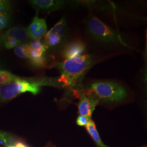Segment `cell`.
<instances>
[{"label":"cell","mask_w":147,"mask_h":147,"mask_svg":"<svg viewBox=\"0 0 147 147\" xmlns=\"http://www.w3.org/2000/svg\"><path fill=\"white\" fill-rule=\"evenodd\" d=\"M86 130L92 139L95 142L98 147H108L102 143L100 139L99 134L96 130V125L93 121L90 120L86 126Z\"/></svg>","instance_id":"12"},{"label":"cell","mask_w":147,"mask_h":147,"mask_svg":"<svg viewBox=\"0 0 147 147\" xmlns=\"http://www.w3.org/2000/svg\"><path fill=\"white\" fill-rule=\"evenodd\" d=\"M86 26L89 35L97 42L107 44H124L120 36L113 29L95 16H89L86 21Z\"/></svg>","instance_id":"3"},{"label":"cell","mask_w":147,"mask_h":147,"mask_svg":"<svg viewBox=\"0 0 147 147\" xmlns=\"http://www.w3.org/2000/svg\"><path fill=\"white\" fill-rule=\"evenodd\" d=\"M92 63L88 55H84L65 60L59 65L62 74L60 81L65 85H74L84 75Z\"/></svg>","instance_id":"1"},{"label":"cell","mask_w":147,"mask_h":147,"mask_svg":"<svg viewBox=\"0 0 147 147\" xmlns=\"http://www.w3.org/2000/svg\"><path fill=\"white\" fill-rule=\"evenodd\" d=\"M1 68H2V65H1V63H0V70Z\"/></svg>","instance_id":"23"},{"label":"cell","mask_w":147,"mask_h":147,"mask_svg":"<svg viewBox=\"0 0 147 147\" xmlns=\"http://www.w3.org/2000/svg\"><path fill=\"white\" fill-rule=\"evenodd\" d=\"M66 31L67 22L63 18L44 36L45 45L47 47L58 46L62 42Z\"/></svg>","instance_id":"5"},{"label":"cell","mask_w":147,"mask_h":147,"mask_svg":"<svg viewBox=\"0 0 147 147\" xmlns=\"http://www.w3.org/2000/svg\"><path fill=\"white\" fill-rule=\"evenodd\" d=\"M13 141V138L11 135L6 132L0 130V144L8 146Z\"/></svg>","instance_id":"17"},{"label":"cell","mask_w":147,"mask_h":147,"mask_svg":"<svg viewBox=\"0 0 147 147\" xmlns=\"http://www.w3.org/2000/svg\"><path fill=\"white\" fill-rule=\"evenodd\" d=\"M3 37H11L17 40L20 44H25L30 39L27 30L24 27H14L8 30Z\"/></svg>","instance_id":"10"},{"label":"cell","mask_w":147,"mask_h":147,"mask_svg":"<svg viewBox=\"0 0 147 147\" xmlns=\"http://www.w3.org/2000/svg\"><path fill=\"white\" fill-rule=\"evenodd\" d=\"M10 8V2L8 1L0 0V11H7Z\"/></svg>","instance_id":"20"},{"label":"cell","mask_w":147,"mask_h":147,"mask_svg":"<svg viewBox=\"0 0 147 147\" xmlns=\"http://www.w3.org/2000/svg\"><path fill=\"white\" fill-rule=\"evenodd\" d=\"M98 100L88 95H82L78 104V111L80 116L90 119L92 113L98 104Z\"/></svg>","instance_id":"7"},{"label":"cell","mask_w":147,"mask_h":147,"mask_svg":"<svg viewBox=\"0 0 147 147\" xmlns=\"http://www.w3.org/2000/svg\"><path fill=\"white\" fill-rule=\"evenodd\" d=\"M1 41L3 44V46L7 49L15 48L19 44H21L16 39L11 37H2Z\"/></svg>","instance_id":"16"},{"label":"cell","mask_w":147,"mask_h":147,"mask_svg":"<svg viewBox=\"0 0 147 147\" xmlns=\"http://www.w3.org/2000/svg\"><path fill=\"white\" fill-rule=\"evenodd\" d=\"M28 45L30 47V58H39L44 56V54L47 48L44 43L38 39H33Z\"/></svg>","instance_id":"11"},{"label":"cell","mask_w":147,"mask_h":147,"mask_svg":"<svg viewBox=\"0 0 147 147\" xmlns=\"http://www.w3.org/2000/svg\"><path fill=\"white\" fill-rule=\"evenodd\" d=\"M29 2L34 8L44 11L57 10L66 4L65 1L57 0H31Z\"/></svg>","instance_id":"8"},{"label":"cell","mask_w":147,"mask_h":147,"mask_svg":"<svg viewBox=\"0 0 147 147\" xmlns=\"http://www.w3.org/2000/svg\"><path fill=\"white\" fill-rule=\"evenodd\" d=\"M11 22V16L7 11H0V30L8 27Z\"/></svg>","instance_id":"15"},{"label":"cell","mask_w":147,"mask_h":147,"mask_svg":"<svg viewBox=\"0 0 147 147\" xmlns=\"http://www.w3.org/2000/svg\"><path fill=\"white\" fill-rule=\"evenodd\" d=\"M91 119L86 117L82 116H79L76 119L77 124L81 126H86L89 121Z\"/></svg>","instance_id":"19"},{"label":"cell","mask_w":147,"mask_h":147,"mask_svg":"<svg viewBox=\"0 0 147 147\" xmlns=\"http://www.w3.org/2000/svg\"><path fill=\"white\" fill-rule=\"evenodd\" d=\"M15 147H29L25 143L22 142H18L14 145Z\"/></svg>","instance_id":"21"},{"label":"cell","mask_w":147,"mask_h":147,"mask_svg":"<svg viewBox=\"0 0 147 147\" xmlns=\"http://www.w3.org/2000/svg\"><path fill=\"white\" fill-rule=\"evenodd\" d=\"M34 90V85L31 81L18 77L14 82L0 86V101H8L19 95L26 92L32 94Z\"/></svg>","instance_id":"4"},{"label":"cell","mask_w":147,"mask_h":147,"mask_svg":"<svg viewBox=\"0 0 147 147\" xmlns=\"http://www.w3.org/2000/svg\"><path fill=\"white\" fill-rule=\"evenodd\" d=\"M87 95L98 101L116 102L125 99L127 92L124 87L118 83L99 81L93 82L90 86Z\"/></svg>","instance_id":"2"},{"label":"cell","mask_w":147,"mask_h":147,"mask_svg":"<svg viewBox=\"0 0 147 147\" xmlns=\"http://www.w3.org/2000/svg\"><path fill=\"white\" fill-rule=\"evenodd\" d=\"M47 29L45 20L44 19L39 18L37 14L34 17L31 23L26 30L31 39L40 40L47 33Z\"/></svg>","instance_id":"6"},{"label":"cell","mask_w":147,"mask_h":147,"mask_svg":"<svg viewBox=\"0 0 147 147\" xmlns=\"http://www.w3.org/2000/svg\"><path fill=\"white\" fill-rule=\"evenodd\" d=\"M29 59L33 65L38 68L44 67L45 64V58L44 56L39 58H30Z\"/></svg>","instance_id":"18"},{"label":"cell","mask_w":147,"mask_h":147,"mask_svg":"<svg viewBox=\"0 0 147 147\" xmlns=\"http://www.w3.org/2000/svg\"><path fill=\"white\" fill-rule=\"evenodd\" d=\"M5 147H15L14 146H13V145H11V144H10V145H8V146H7Z\"/></svg>","instance_id":"22"},{"label":"cell","mask_w":147,"mask_h":147,"mask_svg":"<svg viewBox=\"0 0 147 147\" xmlns=\"http://www.w3.org/2000/svg\"><path fill=\"white\" fill-rule=\"evenodd\" d=\"M14 53L16 55L21 58H30V47L27 44H21L15 47Z\"/></svg>","instance_id":"13"},{"label":"cell","mask_w":147,"mask_h":147,"mask_svg":"<svg viewBox=\"0 0 147 147\" xmlns=\"http://www.w3.org/2000/svg\"><path fill=\"white\" fill-rule=\"evenodd\" d=\"M18 77L10 72L0 70V85L8 84L14 82Z\"/></svg>","instance_id":"14"},{"label":"cell","mask_w":147,"mask_h":147,"mask_svg":"<svg viewBox=\"0 0 147 147\" xmlns=\"http://www.w3.org/2000/svg\"><path fill=\"white\" fill-rule=\"evenodd\" d=\"M86 50L84 42L80 40H75L68 43L63 49L62 55L65 59L74 58L82 55Z\"/></svg>","instance_id":"9"}]
</instances>
